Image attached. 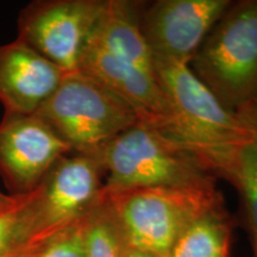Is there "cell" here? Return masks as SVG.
I'll return each instance as SVG.
<instances>
[{
	"label": "cell",
	"mask_w": 257,
	"mask_h": 257,
	"mask_svg": "<svg viewBox=\"0 0 257 257\" xmlns=\"http://www.w3.org/2000/svg\"><path fill=\"white\" fill-rule=\"evenodd\" d=\"M172 119L161 133L184 148L216 178L240 148L257 137L238 114L226 110L187 64L155 61Z\"/></svg>",
	"instance_id": "6da1fadb"
},
{
	"label": "cell",
	"mask_w": 257,
	"mask_h": 257,
	"mask_svg": "<svg viewBox=\"0 0 257 257\" xmlns=\"http://www.w3.org/2000/svg\"><path fill=\"white\" fill-rule=\"evenodd\" d=\"M128 248L169 257L189 225L223 205L214 182L108 191L102 187Z\"/></svg>",
	"instance_id": "7a4b0ae2"
},
{
	"label": "cell",
	"mask_w": 257,
	"mask_h": 257,
	"mask_svg": "<svg viewBox=\"0 0 257 257\" xmlns=\"http://www.w3.org/2000/svg\"><path fill=\"white\" fill-rule=\"evenodd\" d=\"M188 66L226 110L248 106L257 96V0L232 2Z\"/></svg>",
	"instance_id": "3957f363"
},
{
	"label": "cell",
	"mask_w": 257,
	"mask_h": 257,
	"mask_svg": "<svg viewBox=\"0 0 257 257\" xmlns=\"http://www.w3.org/2000/svg\"><path fill=\"white\" fill-rule=\"evenodd\" d=\"M35 114L74 154L93 157L138 123L137 115L123 99L80 72L66 74Z\"/></svg>",
	"instance_id": "277c9868"
},
{
	"label": "cell",
	"mask_w": 257,
	"mask_h": 257,
	"mask_svg": "<svg viewBox=\"0 0 257 257\" xmlns=\"http://www.w3.org/2000/svg\"><path fill=\"white\" fill-rule=\"evenodd\" d=\"M95 159L104 169V188L108 191L214 182L184 148L141 121L106 144Z\"/></svg>",
	"instance_id": "5b68a950"
},
{
	"label": "cell",
	"mask_w": 257,
	"mask_h": 257,
	"mask_svg": "<svg viewBox=\"0 0 257 257\" xmlns=\"http://www.w3.org/2000/svg\"><path fill=\"white\" fill-rule=\"evenodd\" d=\"M105 6V0H38L18 16L17 40L56 64L78 72L81 54Z\"/></svg>",
	"instance_id": "8992f818"
},
{
	"label": "cell",
	"mask_w": 257,
	"mask_h": 257,
	"mask_svg": "<svg viewBox=\"0 0 257 257\" xmlns=\"http://www.w3.org/2000/svg\"><path fill=\"white\" fill-rule=\"evenodd\" d=\"M104 169L93 156L67 155L31 192L34 227L40 245L87 213L102 191Z\"/></svg>",
	"instance_id": "52a82bcc"
},
{
	"label": "cell",
	"mask_w": 257,
	"mask_h": 257,
	"mask_svg": "<svg viewBox=\"0 0 257 257\" xmlns=\"http://www.w3.org/2000/svg\"><path fill=\"white\" fill-rule=\"evenodd\" d=\"M231 0H156L142 3L141 31L155 61L189 64Z\"/></svg>",
	"instance_id": "ba28073f"
},
{
	"label": "cell",
	"mask_w": 257,
	"mask_h": 257,
	"mask_svg": "<svg viewBox=\"0 0 257 257\" xmlns=\"http://www.w3.org/2000/svg\"><path fill=\"white\" fill-rule=\"evenodd\" d=\"M70 148L37 114L5 113L0 123V176L11 197L30 194Z\"/></svg>",
	"instance_id": "9c48e42d"
},
{
	"label": "cell",
	"mask_w": 257,
	"mask_h": 257,
	"mask_svg": "<svg viewBox=\"0 0 257 257\" xmlns=\"http://www.w3.org/2000/svg\"><path fill=\"white\" fill-rule=\"evenodd\" d=\"M78 72L123 99L133 108L138 121L159 131L168 126L172 110L156 74L148 73L91 43L83 48Z\"/></svg>",
	"instance_id": "30bf717a"
},
{
	"label": "cell",
	"mask_w": 257,
	"mask_h": 257,
	"mask_svg": "<svg viewBox=\"0 0 257 257\" xmlns=\"http://www.w3.org/2000/svg\"><path fill=\"white\" fill-rule=\"evenodd\" d=\"M66 73L23 42L0 46V102L9 114H34Z\"/></svg>",
	"instance_id": "8fae6325"
},
{
	"label": "cell",
	"mask_w": 257,
	"mask_h": 257,
	"mask_svg": "<svg viewBox=\"0 0 257 257\" xmlns=\"http://www.w3.org/2000/svg\"><path fill=\"white\" fill-rule=\"evenodd\" d=\"M141 4L127 0H105L104 10L87 43L101 48L148 73L156 74L152 51L138 23Z\"/></svg>",
	"instance_id": "7c38bea8"
},
{
	"label": "cell",
	"mask_w": 257,
	"mask_h": 257,
	"mask_svg": "<svg viewBox=\"0 0 257 257\" xmlns=\"http://www.w3.org/2000/svg\"><path fill=\"white\" fill-rule=\"evenodd\" d=\"M232 229L233 219L219 205L189 225L169 257H230Z\"/></svg>",
	"instance_id": "4fadbf2b"
},
{
	"label": "cell",
	"mask_w": 257,
	"mask_h": 257,
	"mask_svg": "<svg viewBox=\"0 0 257 257\" xmlns=\"http://www.w3.org/2000/svg\"><path fill=\"white\" fill-rule=\"evenodd\" d=\"M219 176L238 193L242 223L251 243L252 257H257V137L234 154Z\"/></svg>",
	"instance_id": "5bb4252c"
},
{
	"label": "cell",
	"mask_w": 257,
	"mask_h": 257,
	"mask_svg": "<svg viewBox=\"0 0 257 257\" xmlns=\"http://www.w3.org/2000/svg\"><path fill=\"white\" fill-rule=\"evenodd\" d=\"M85 257H125L128 245L105 193L83 217Z\"/></svg>",
	"instance_id": "9a60e30c"
},
{
	"label": "cell",
	"mask_w": 257,
	"mask_h": 257,
	"mask_svg": "<svg viewBox=\"0 0 257 257\" xmlns=\"http://www.w3.org/2000/svg\"><path fill=\"white\" fill-rule=\"evenodd\" d=\"M40 246L35 234L31 193L19 195L14 206L0 213V257H31Z\"/></svg>",
	"instance_id": "2e32d148"
},
{
	"label": "cell",
	"mask_w": 257,
	"mask_h": 257,
	"mask_svg": "<svg viewBox=\"0 0 257 257\" xmlns=\"http://www.w3.org/2000/svg\"><path fill=\"white\" fill-rule=\"evenodd\" d=\"M83 217L42 244L31 257H85Z\"/></svg>",
	"instance_id": "e0dca14e"
},
{
	"label": "cell",
	"mask_w": 257,
	"mask_h": 257,
	"mask_svg": "<svg viewBox=\"0 0 257 257\" xmlns=\"http://www.w3.org/2000/svg\"><path fill=\"white\" fill-rule=\"evenodd\" d=\"M237 114H238L242 119L245 120L246 123L253 128V131H255L257 135V96L248 106H245V107H244L243 110H240Z\"/></svg>",
	"instance_id": "ac0fdd59"
},
{
	"label": "cell",
	"mask_w": 257,
	"mask_h": 257,
	"mask_svg": "<svg viewBox=\"0 0 257 257\" xmlns=\"http://www.w3.org/2000/svg\"><path fill=\"white\" fill-rule=\"evenodd\" d=\"M17 197H11L10 194H5V193L0 192V213L8 211L15 205Z\"/></svg>",
	"instance_id": "d6986e66"
},
{
	"label": "cell",
	"mask_w": 257,
	"mask_h": 257,
	"mask_svg": "<svg viewBox=\"0 0 257 257\" xmlns=\"http://www.w3.org/2000/svg\"><path fill=\"white\" fill-rule=\"evenodd\" d=\"M125 257H155L153 255H150V253H147V252H143V251H140V250H136V249H133V248H128L126 255Z\"/></svg>",
	"instance_id": "ffe728a7"
}]
</instances>
